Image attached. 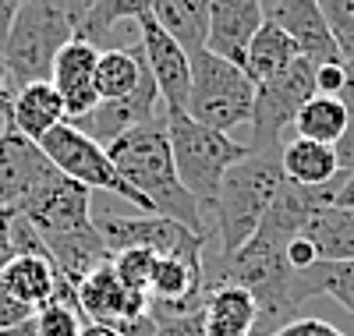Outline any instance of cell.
<instances>
[{
  "instance_id": "7402d4cb",
  "label": "cell",
  "mask_w": 354,
  "mask_h": 336,
  "mask_svg": "<svg viewBox=\"0 0 354 336\" xmlns=\"http://www.w3.org/2000/svg\"><path fill=\"white\" fill-rule=\"evenodd\" d=\"M0 283H4L21 304H28V308L36 312V308L53 301L57 269L43 255H15L4 269H0Z\"/></svg>"
},
{
  "instance_id": "3957f363",
  "label": "cell",
  "mask_w": 354,
  "mask_h": 336,
  "mask_svg": "<svg viewBox=\"0 0 354 336\" xmlns=\"http://www.w3.org/2000/svg\"><path fill=\"white\" fill-rule=\"evenodd\" d=\"M283 185L280 152H248L220 180V192L209 212L213 237H216V262L230 259L241 244L252 241L259 223L266 220L277 192Z\"/></svg>"
},
{
  "instance_id": "83f0119b",
  "label": "cell",
  "mask_w": 354,
  "mask_h": 336,
  "mask_svg": "<svg viewBox=\"0 0 354 336\" xmlns=\"http://www.w3.org/2000/svg\"><path fill=\"white\" fill-rule=\"evenodd\" d=\"M319 11L337 39L340 57L354 60V0H319Z\"/></svg>"
},
{
  "instance_id": "4316f807",
  "label": "cell",
  "mask_w": 354,
  "mask_h": 336,
  "mask_svg": "<svg viewBox=\"0 0 354 336\" xmlns=\"http://www.w3.org/2000/svg\"><path fill=\"white\" fill-rule=\"evenodd\" d=\"M110 265L117 272L128 290H138V294H149V280H153V265H156V255L145 252V248H124V252H113L110 255Z\"/></svg>"
},
{
  "instance_id": "d590c367",
  "label": "cell",
  "mask_w": 354,
  "mask_h": 336,
  "mask_svg": "<svg viewBox=\"0 0 354 336\" xmlns=\"http://www.w3.org/2000/svg\"><path fill=\"white\" fill-rule=\"evenodd\" d=\"M15 212L18 209H0V265H8L15 259L11 248V223H15Z\"/></svg>"
},
{
  "instance_id": "7c38bea8",
  "label": "cell",
  "mask_w": 354,
  "mask_h": 336,
  "mask_svg": "<svg viewBox=\"0 0 354 336\" xmlns=\"http://www.w3.org/2000/svg\"><path fill=\"white\" fill-rule=\"evenodd\" d=\"M53 174L57 167L36 142L15 128H0V209H21Z\"/></svg>"
},
{
  "instance_id": "f1b7e54d",
  "label": "cell",
  "mask_w": 354,
  "mask_h": 336,
  "mask_svg": "<svg viewBox=\"0 0 354 336\" xmlns=\"http://www.w3.org/2000/svg\"><path fill=\"white\" fill-rule=\"evenodd\" d=\"M32 322L39 336H82V326H85L78 308H68V304H57V301L36 308Z\"/></svg>"
},
{
  "instance_id": "277c9868",
  "label": "cell",
  "mask_w": 354,
  "mask_h": 336,
  "mask_svg": "<svg viewBox=\"0 0 354 336\" xmlns=\"http://www.w3.org/2000/svg\"><path fill=\"white\" fill-rule=\"evenodd\" d=\"M163 120H167V138H170L177 177H181V185L188 188V195L198 202V209L209 216L223 174L238 160L248 156V145L234 142L223 131L198 124V120L188 117L185 110H163Z\"/></svg>"
},
{
  "instance_id": "d6a6232c",
  "label": "cell",
  "mask_w": 354,
  "mask_h": 336,
  "mask_svg": "<svg viewBox=\"0 0 354 336\" xmlns=\"http://www.w3.org/2000/svg\"><path fill=\"white\" fill-rule=\"evenodd\" d=\"M270 336H347L344 329H337L333 322H326V319H294V322H287L283 329H277V333H270Z\"/></svg>"
},
{
  "instance_id": "30bf717a",
  "label": "cell",
  "mask_w": 354,
  "mask_h": 336,
  "mask_svg": "<svg viewBox=\"0 0 354 336\" xmlns=\"http://www.w3.org/2000/svg\"><path fill=\"white\" fill-rule=\"evenodd\" d=\"M160 110H163V103H160V88H156L153 75L145 71L135 93H128V96H121V100H100L85 117L68 120V124H75L82 135H88L93 142H100V145L106 149L110 142H117L121 135H128L131 128L145 124V120L163 117Z\"/></svg>"
},
{
  "instance_id": "ba28073f",
  "label": "cell",
  "mask_w": 354,
  "mask_h": 336,
  "mask_svg": "<svg viewBox=\"0 0 354 336\" xmlns=\"http://www.w3.org/2000/svg\"><path fill=\"white\" fill-rule=\"evenodd\" d=\"M39 149L46 152V160L57 167V174L78 180V185H85L88 192H110L117 198L131 202V209H138V212H153V205L145 202L121 174H117L113 160L106 156V149L100 142H93L88 135H82L75 124H68V120H64V124H57L39 142ZM153 216H156V212H153Z\"/></svg>"
},
{
  "instance_id": "4dcf8cb0",
  "label": "cell",
  "mask_w": 354,
  "mask_h": 336,
  "mask_svg": "<svg viewBox=\"0 0 354 336\" xmlns=\"http://www.w3.org/2000/svg\"><path fill=\"white\" fill-rule=\"evenodd\" d=\"M36 312L28 308V304H21L4 283H0V333H11V329H18L21 322H28Z\"/></svg>"
},
{
  "instance_id": "cb8c5ba5",
  "label": "cell",
  "mask_w": 354,
  "mask_h": 336,
  "mask_svg": "<svg viewBox=\"0 0 354 336\" xmlns=\"http://www.w3.org/2000/svg\"><path fill=\"white\" fill-rule=\"evenodd\" d=\"M145 71H149V68H145V57H142V43L100 50L96 96H100V100H121V96L135 93Z\"/></svg>"
},
{
  "instance_id": "ac0fdd59",
  "label": "cell",
  "mask_w": 354,
  "mask_h": 336,
  "mask_svg": "<svg viewBox=\"0 0 354 336\" xmlns=\"http://www.w3.org/2000/svg\"><path fill=\"white\" fill-rule=\"evenodd\" d=\"M280 170H283V180L301 185V188H322L340 174L333 145L298 138V135L280 149Z\"/></svg>"
},
{
  "instance_id": "d4e9b609",
  "label": "cell",
  "mask_w": 354,
  "mask_h": 336,
  "mask_svg": "<svg viewBox=\"0 0 354 336\" xmlns=\"http://www.w3.org/2000/svg\"><path fill=\"white\" fill-rule=\"evenodd\" d=\"M145 15H153V0H93V8L85 11V18L75 28V36L93 43L96 50H103V43L113 36L117 25L128 21L138 28V21Z\"/></svg>"
},
{
  "instance_id": "484cf974",
  "label": "cell",
  "mask_w": 354,
  "mask_h": 336,
  "mask_svg": "<svg viewBox=\"0 0 354 336\" xmlns=\"http://www.w3.org/2000/svg\"><path fill=\"white\" fill-rule=\"evenodd\" d=\"M347 131V100L344 96H312L298 117H294V135L312 138L322 145H337Z\"/></svg>"
},
{
  "instance_id": "5b68a950",
  "label": "cell",
  "mask_w": 354,
  "mask_h": 336,
  "mask_svg": "<svg viewBox=\"0 0 354 336\" xmlns=\"http://www.w3.org/2000/svg\"><path fill=\"white\" fill-rule=\"evenodd\" d=\"M68 39H75V18L61 0H25V4H18L8 43L0 50L15 93L21 85L50 82L53 60Z\"/></svg>"
},
{
  "instance_id": "60d3db41",
  "label": "cell",
  "mask_w": 354,
  "mask_h": 336,
  "mask_svg": "<svg viewBox=\"0 0 354 336\" xmlns=\"http://www.w3.org/2000/svg\"><path fill=\"white\" fill-rule=\"evenodd\" d=\"M8 4H15V8H18V4H25V0H8Z\"/></svg>"
},
{
  "instance_id": "603a6c76",
  "label": "cell",
  "mask_w": 354,
  "mask_h": 336,
  "mask_svg": "<svg viewBox=\"0 0 354 336\" xmlns=\"http://www.w3.org/2000/svg\"><path fill=\"white\" fill-rule=\"evenodd\" d=\"M301 53H298V46H294V39L283 32L280 25H273L270 18L262 21V28L252 36V43H248V53H245V75L259 85V82H266V78H273V75H280L283 68H290L294 60H298Z\"/></svg>"
},
{
  "instance_id": "2e32d148",
  "label": "cell",
  "mask_w": 354,
  "mask_h": 336,
  "mask_svg": "<svg viewBox=\"0 0 354 336\" xmlns=\"http://www.w3.org/2000/svg\"><path fill=\"white\" fill-rule=\"evenodd\" d=\"M64 120H68V110H64L61 93L53 88V82H32V85H21L11 96L0 124L15 128L18 135H25L28 142L39 145L57 124H64Z\"/></svg>"
},
{
  "instance_id": "5bb4252c",
  "label": "cell",
  "mask_w": 354,
  "mask_h": 336,
  "mask_svg": "<svg viewBox=\"0 0 354 336\" xmlns=\"http://www.w3.org/2000/svg\"><path fill=\"white\" fill-rule=\"evenodd\" d=\"M96 64H100V50L85 39H68L61 46L53 60V71H50V82L53 88L61 93L64 100V110H68V120H78L85 117L100 103L96 96Z\"/></svg>"
},
{
  "instance_id": "8992f818",
  "label": "cell",
  "mask_w": 354,
  "mask_h": 336,
  "mask_svg": "<svg viewBox=\"0 0 354 336\" xmlns=\"http://www.w3.org/2000/svg\"><path fill=\"white\" fill-rule=\"evenodd\" d=\"M255 106V82L245 75L241 64L223 60L209 50H198L192 57V93L185 113L198 124L230 135L234 128H245Z\"/></svg>"
},
{
  "instance_id": "52a82bcc",
  "label": "cell",
  "mask_w": 354,
  "mask_h": 336,
  "mask_svg": "<svg viewBox=\"0 0 354 336\" xmlns=\"http://www.w3.org/2000/svg\"><path fill=\"white\" fill-rule=\"evenodd\" d=\"M315 96V64L308 57H298L280 75L255 85L252 106V142L248 152H280L287 145V131L294 128L298 110Z\"/></svg>"
},
{
  "instance_id": "d6986e66",
  "label": "cell",
  "mask_w": 354,
  "mask_h": 336,
  "mask_svg": "<svg viewBox=\"0 0 354 336\" xmlns=\"http://www.w3.org/2000/svg\"><path fill=\"white\" fill-rule=\"evenodd\" d=\"M315 297H333L354 315V262H315L305 272H294L290 280L294 308L301 312V304Z\"/></svg>"
},
{
  "instance_id": "ab89813d",
  "label": "cell",
  "mask_w": 354,
  "mask_h": 336,
  "mask_svg": "<svg viewBox=\"0 0 354 336\" xmlns=\"http://www.w3.org/2000/svg\"><path fill=\"white\" fill-rule=\"evenodd\" d=\"M347 68V88H344V100H354V60H344Z\"/></svg>"
},
{
  "instance_id": "1f68e13d",
  "label": "cell",
  "mask_w": 354,
  "mask_h": 336,
  "mask_svg": "<svg viewBox=\"0 0 354 336\" xmlns=\"http://www.w3.org/2000/svg\"><path fill=\"white\" fill-rule=\"evenodd\" d=\"M283 262H287L290 272H305V269H312V265L319 262V252H315V244H312L305 234H298V237H290V241H287Z\"/></svg>"
},
{
  "instance_id": "ffe728a7",
  "label": "cell",
  "mask_w": 354,
  "mask_h": 336,
  "mask_svg": "<svg viewBox=\"0 0 354 336\" xmlns=\"http://www.w3.org/2000/svg\"><path fill=\"white\" fill-rule=\"evenodd\" d=\"M153 18L188 57L205 50L209 39V0H153Z\"/></svg>"
},
{
  "instance_id": "74e56055",
  "label": "cell",
  "mask_w": 354,
  "mask_h": 336,
  "mask_svg": "<svg viewBox=\"0 0 354 336\" xmlns=\"http://www.w3.org/2000/svg\"><path fill=\"white\" fill-rule=\"evenodd\" d=\"M15 96V88H11V78H8V64H4V53H0V117H4L8 103Z\"/></svg>"
},
{
  "instance_id": "b9f144b4",
  "label": "cell",
  "mask_w": 354,
  "mask_h": 336,
  "mask_svg": "<svg viewBox=\"0 0 354 336\" xmlns=\"http://www.w3.org/2000/svg\"><path fill=\"white\" fill-rule=\"evenodd\" d=\"M0 269H4V265H0Z\"/></svg>"
},
{
  "instance_id": "8d00e7d4",
  "label": "cell",
  "mask_w": 354,
  "mask_h": 336,
  "mask_svg": "<svg viewBox=\"0 0 354 336\" xmlns=\"http://www.w3.org/2000/svg\"><path fill=\"white\" fill-rule=\"evenodd\" d=\"M333 205H337V209H354V170L344 174L340 188H337V195H333Z\"/></svg>"
},
{
  "instance_id": "836d02e7",
  "label": "cell",
  "mask_w": 354,
  "mask_h": 336,
  "mask_svg": "<svg viewBox=\"0 0 354 336\" xmlns=\"http://www.w3.org/2000/svg\"><path fill=\"white\" fill-rule=\"evenodd\" d=\"M156 336H205V326H202V308L192 312V315H177V319H163L156 326Z\"/></svg>"
},
{
  "instance_id": "e575fe53",
  "label": "cell",
  "mask_w": 354,
  "mask_h": 336,
  "mask_svg": "<svg viewBox=\"0 0 354 336\" xmlns=\"http://www.w3.org/2000/svg\"><path fill=\"white\" fill-rule=\"evenodd\" d=\"M333 152H337V167H340L344 174H351V170H354V100H347V131H344V138L333 145Z\"/></svg>"
},
{
  "instance_id": "9a60e30c",
  "label": "cell",
  "mask_w": 354,
  "mask_h": 336,
  "mask_svg": "<svg viewBox=\"0 0 354 336\" xmlns=\"http://www.w3.org/2000/svg\"><path fill=\"white\" fill-rule=\"evenodd\" d=\"M266 21V4L262 0H209V39L205 50L245 64V53L252 36Z\"/></svg>"
},
{
  "instance_id": "8fae6325",
  "label": "cell",
  "mask_w": 354,
  "mask_h": 336,
  "mask_svg": "<svg viewBox=\"0 0 354 336\" xmlns=\"http://www.w3.org/2000/svg\"><path fill=\"white\" fill-rule=\"evenodd\" d=\"M138 43H142L145 68H149V75L160 88L163 110H185L188 93H192V57L185 53V46L170 39L156 25L153 15H145L138 21Z\"/></svg>"
},
{
  "instance_id": "9c48e42d",
  "label": "cell",
  "mask_w": 354,
  "mask_h": 336,
  "mask_svg": "<svg viewBox=\"0 0 354 336\" xmlns=\"http://www.w3.org/2000/svg\"><path fill=\"white\" fill-rule=\"evenodd\" d=\"M96 230L103 234L110 255L124 248H145L153 255H202L205 244H209L205 237L192 234L188 227L174 223L167 216H153V212H135V216L103 212L96 220Z\"/></svg>"
},
{
  "instance_id": "e0dca14e",
  "label": "cell",
  "mask_w": 354,
  "mask_h": 336,
  "mask_svg": "<svg viewBox=\"0 0 354 336\" xmlns=\"http://www.w3.org/2000/svg\"><path fill=\"white\" fill-rule=\"evenodd\" d=\"M255 322H259V304L245 287L220 283L205 290L202 301L205 336H255Z\"/></svg>"
},
{
  "instance_id": "f35d334b",
  "label": "cell",
  "mask_w": 354,
  "mask_h": 336,
  "mask_svg": "<svg viewBox=\"0 0 354 336\" xmlns=\"http://www.w3.org/2000/svg\"><path fill=\"white\" fill-rule=\"evenodd\" d=\"M82 336H121V333L110 329V326H100V322H85L82 326Z\"/></svg>"
},
{
  "instance_id": "f546056e",
  "label": "cell",
  "mask_w": 354,
  "mask_h": 336,
  "mask_svg": "<svg viewBox=\"0 0 354 336\" xmlns=\"http://www.w3.org/2000/svg\"><path fill=\"white\" fill-rule=\"evenodd\" d=\"M344 88H347L344 60H333V64H315V93L319 96H344Z\"/></svg>"
},
{
  "instance_id": "6da1fadb",
  "label": "cell",
  "mask_w": 354,
  "mask_h": 336,
  "mask_svg": "<svg viewBox=\"0 0 354 336\" xmlns=\"http://www.w3.org/2000/svg\"><path fill=\"white\" fill-rule=\"evenodd\" d=\"M18 212L39 234L53 269L75 287L96 265L110 262V248L93 220V192L78 180L53 174Z\"/></svg>"
},
{
  "instance_id": "4fadbf2b",
  "label": "cell",
  "mask_w": 354,
  "mask_h": 336,
  "mask_svg": "<svg viewBox=\"0 0 354 336\" xmlns=\"http://www.w3.org/2000/svg\"><path fill=\"white\" fill-rule=\"evenodd\" d=\"M266 18H270L273 25H280L294 39L298 53L308 57L312 64H333V60H344L326 18H322V11H319V0H273V4L266 8Z\"/></svg>"
},
{
  "instance_id": "7a4b0ae2",
  "label": "cell",
  "mask_w": 354,
  "mask_h": 336,
  "mask_svg": "<svg viewBox=\"0 0 354 336\" xmlns=\"http://www.w3.org/2000/svg\"><path fill=\"white\" fill-rule=\"evenodd\" d=\"M106 156L113 160L117 174L153 205L156 216H167L174 223H181V227H188L192 234H198L205 241L213 237L209 216L198 209V202L188 195V188L181 185V177H177L163 117L145 120V124L131 128L117 142H110Z\"/></svg>"
},
{
  "instance_id": "44dd1931",
  "label": "cell",
  "mask_w": 354,
  "mask_h": 336,
  "mask_svg": "<svg viewBox=\"0 0 354 336\" xmlns=\"http://www.w3.org/2000/svg\"><path fill=\"white\" fill-rule=\"evenodd\" d=\"M319 252V262H354V209L322 205L301 230Z\"/></svg>"
}]
</instances>
